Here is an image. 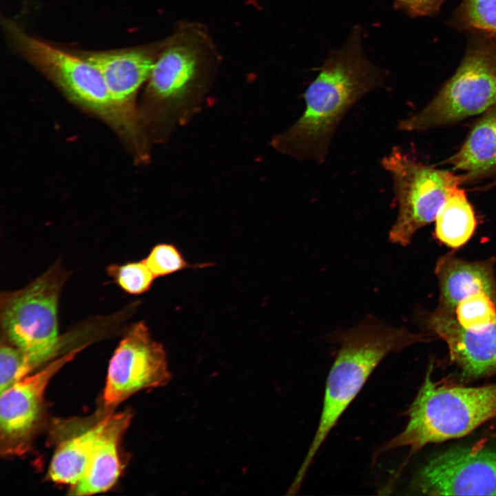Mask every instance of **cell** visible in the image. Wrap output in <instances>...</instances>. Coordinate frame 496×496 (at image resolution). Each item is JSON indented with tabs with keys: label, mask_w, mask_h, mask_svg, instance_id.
<instances>
[{
	"label": "cell",
	"mask_w": 496,
	"mask_h": 496,
	"mask_svg": "<svg viewBox=\"0 0 496 496\" xmlns=\"http://www.w3.org/2000/svg\"><path fill=\"white\" fill-rule=\"evenodd\" d=\"M413 485L428 495H496V450L471 447L442 453L422 467Z\"/></svg>",
	"instance_id": "8fae6325"
},
{
	"label": "cell",
	"mask_w": 496,
	"mask_h": 496,
	"mask_svg": "<svg viewBox=\"0 0 496 496\" xmlns=\"http://www.w3.org/2000/svg\"><path fill=\"white\" fill-rule=\"evenodd\" d=\"M359 36L358 30L354 31L347 43L327 58L304 94L303 114L271 140L274 149L298 160H325L343 117L384 79L364 55Z\"/></svg>",
	"instance_id": "7a4b0ae2"
},
{
	"label": "cell",
	"mask_w": 496,
	"mask_h": 496,
	"mask_svg": "<svg viewBox=\"0 0 496 496\" xmlns=\"http://www.w3.org/2000/svg\"><path fill=\"white\" fill-rule=\"evenodd\" d=\"M382 165L391 176L398 205L389 238L402 246L409 245L417 230L435 220L445 200L466 180L464 176L417 162L398 147L382 158Z\"/></svg>",
	"instance_id": "ba28073f"
},
{
	"label": "cell",
	"mask_w": 496,
	"mask_h": 496,
	"mask_svg": "<svg viewBox=\"0 0 496 496\" xmlns=\"http://www.w3.org/2000/svg\"><path fill=\"white\" fill-rule=\"evenodd\" d=\"M80 349L52 361L43 369L25 377L1 392L0 452L4 456L21 455L32 446L44 413V393L51 378Z\"/></svg>",
	"instance_id": "30bf717a"
},
{
	"label": "cell",
	"mask_w": 496,
	"mask_h": 496,
	"mask_svg": "<svg viewBox=\"0 0 496 496\" xmlns=\"http://www.w3.org/2000/svg\"><path fill=\"white\" fill-rule=\"evenodd\" d=\"M466 180L496 168V103L484 112L459 150L446 161Z\"/></svg>",
	"instance_id": "2e32d148"
},
{
	"label": "cell",
	"mask_w": 496,
	"mask_h": 496,
	"mask_svg": "<svg viewBox=\"0 0 496 496\" xmlns=\"http://www.w3.org/2000/svg\"><path fill=\"white\" fill-rule=\"evenodd\" d=\"M68 276L57 262L23 288L1 293V340L22 352L27 374L57 352L58 302Z\"/></svg>",
	"instance_id": "8992f818"
},
{
	"label": "cell",
	"mask_w": 496,
	"mask_h": 496,
	"mask_svg": "<svg viewBox=\"0 0 496 496\" xmlns=\"http://www.w3.org/2000/svg\"><path fill=\"white\" fill-rule=\"evenodd\" d=\"M154 276H165L184 269L188 263L178 249L171 244L154 246L143 260Z\"/></svg>",
	"instance_id": "7402d4cb"
},
{
	"label": "cell",
	"mask_w": 496,
	"mask_h": 496,
	"mask_svg": "<svg viewBox=\"0 0 496 496\" xmlns=\"http://www.w3.org/2000/svg\"><path fill=\"white\" fill-rule=\"evenodd\" d=\"M340 349L329 372L322 407L313 439L291 486L298 491L318 450L371 374L389 353L417 342L423 335L369 318L359 325L329 336Z\"/></svg>",
	"instance_id": "3957f363"
},
{
	"label": "cell",
	"mask_w": 496,
	"mask_h": 496,
	"mask_svg": "<svg viewBox=\"0 0 496 496\" xmlns=\"http://www.w3.org/2000/svg\"><path fill=\"white\" fill-rule=\"evenodd\" d=\"M427 324L446 342L451 360L464 376L475 378L496 372V320L482 329L469 331L455 316L435 311Z\"/></svg>",
	"instance_id": "4fadbf2b"
},
{
	"label": "cell",
	"mask_w": 496,
	"mask_h": 496,
	"mask_svg": "<svg viewBox=\"0 0 496 496\" xmlns=\"http://www.w3.org/2000/svg\"><path fill=\"white\" fill-rule=\"evenodd\" d=\"M428 369L423 384L407 411L404 429L374 454L409 447L410 455L428 444L459 438L496 417V384L466 387L437 385Z\"/></svg>",
	"instance_id": "5b68a950"
},
{
	"label": "cell",
	"mask_w": 496,
	"mask_h": 496,
	"mask_svg": "<svg viewBox=\"0 0 496 496\" xmlns=\"http://www.w3.org/2000/svg\"><path fill=\"white\" fill-rule=\"evenodd\" d=\"M132 417L129 410L105 416L83 475L72 486L70 495H93L106 491L115 484L121 471L118 445Z\"/></svg>",
	"instance_id": "5bb4252c"
},
{
	"label": "cell",
	"mask_w": 496,
	"mask_h": 496,
	"mask_svg": "<svg viewBox=\"0 0 496 496\" xmlns=\"http://www.w3.org/2000/svg\"><path fill=\"white\" fill-rule=\"evenodd\" d=\"M449 23L458 30L496 35V0H461Z\"/></svg>",
	"instance_id": "d6986e66"
},
{
	"label": "cell",
	"mask_w": 496,
	"mask_h": 496,
	"mask_svg": "<svg viewBox=\"0 0 496 496\" xmlns=\"http://www.w3.org/2000/svg\"><path fill=\"white\" fill-rule=\"evenodd\" d=\"M23 355L22 352L2 340L0 349V392L25 378Z\"/></svg>",
	"instance_id": "603a6c76"
},
{
	"label": "cell",
	"mask_w": 496,
	"mask_h": 496,
	"mask_svg": "<svg viewBox=\"0 0 496 496\" xmlns=\"http://www.w3.org/2000/svg\"><path fill=\"white\" fill-rule=\"evenodd\" d=\"M435 222L436 238L443 244L457 249L468 242L477 223L464 189L458 187L448 197L440 208Z\"/></svg>",
	"instance_id": "ac0fdd59"
},
{
	"label": "cell",
	"mask_w": 496,
	"mask_h": 496,
	"mask_svg": "<svg viewBox=\"0 0 496 496\" xmlns=\"http://www.w3.org/2000/svg\"><path fill=\"white\" fill-rule=\"evenodd\" d=\"M104 421L105 417L93 426L59 443L49 467L50 479L71 486L78 483L86 469Z\"/></svg>",
	"instance_id": "e0dca14e"
},
{
	"label": "cell",
	"mask_w": 496,
	"mask_h": 496,
	"mask_svg": "<svg viewBox=\"0 0 496 496\" xmlns=\"http://www.w3.org/2000/svg\"><path fill=\"white\" fill-rule=\"evenodd\" d=\"M496 103V35L471 32L453 75L422 110L400 121L402 131H423L484 113Z\"/></svg>",
	"instance_id": "52a82bcc"
},
{
	"label": "cell",
	"mask_w": 496,
	"mask_h": 496,
	"mask_svg": "<svg viewBox=\"0 0 496 496\" xmlns=\"http://www.w3.org/2000/svg\"><path fill=\"white\" fill-rule=\"evenodd\" d=\"M1 24L17 52L70 101L104 121L123 142L136 137L137 120L116 103L100 72L75 50L32 35L7 18L2 17Z\"/></svg>",
	"instance_id": "277c9868"
},
{
	"label": "cell",
	"mask_w": 496,
	"mask_h": 496,
	"mask_svg": "<svg viewBox=\"0 0 496 496\" xmlns=\"http://www.w3.org/2000/svg\"><path fill=\"white\" fill-rule=\"evenodd\" d=\"M435 273L440 288L438 312L454 315L464 298L480 291L496 301V280L491 260L467 261L451 252L437 260Z\"/></svg>",
	"instance_id": "9a60e30c"
},
{
	"label": "cell",
	"mask_w": 496,
	"mask_h": 496,
	"mask_svg": "<svg viewBox=\"0 0 496 496\" xmlns=\"http://www.w3.org/2000/svg\"><path fill=\"white\" fill-rule=\"evenodd\" d=\"M446 0H394L395 6L411 17L435 15Z\"/></svg>",
	"instance_id": "cb8c5ba5"
},
{
	"label": "cell",
	"mask_w": 496,
	"mask_h": 496,
	"mask_svg": "<svg viewBox=\"0 0 496 496\" xmlns=\"http://www.w3.org/2000/svg\"><path fill=\"white\" fill-rule=\"evenodd\" d=\"M220 54L208 30L181 22L163 45L138 109L149 141H165L198 108L217 72Z\"/></svg>",
	"instance_id": "6da1fadb"
},
{
	"label": "cell",
	"mask_w": 496,
	"mask_h": 496,
	"mask_svg": "<svg viewBox=\"0 0 496 496\" xmlns=\"http://www.w3.org/2000/svg\"><path fill=\"white\" fill-rule=\"evenodd\" d=\"M458 324L469 331L482 329L496 320V301L480 291L464 298L455 310Z\"/></svg>",
	"instance_id": "ffe728a7"
},
{
	"label": "cell",
	"mask_w": 496,
	"mask_h": 496,
	"mask_svg": "<svg viewBox=\"0 0 496 496\" xmlns=\"http://www.w3.org/2000/svg\"><path fill=\"white\" fill-rule=\"evenodd\" d=\"M162 45L161 40L118 50H75L100 72L116 103L141 121L136 95L148 81Z\"/></svg>",
	"instance_id": "7c38bea8"
},
{
	"label": "cell",
	"mask_w": 496,
	"mask_h": 496,
	"mask_svg": "<svg viewBox=\"0 0 496 496\" xmlns=\"http://www.w3.org/2000/svg\"><path fill=\"white\" fill-rule=\"evenodd\" d=\"M170 378L163 346L152 339L144 322H136L110 361L104 404L112 409L138 391L165 385Z\"/></svg>",
	"instance_id": "9c48e42d"
},
{
	"label": "cell",
	"mask_w": 496,
	"mask_h": 496,
	"mask_svg": "<svg viewBox=\"0 0 496 496\" xmlns=\"http://www.w3.org/2000/svg\"><path fill=\"white\" fill-rule=\"evenodd\" d=\"M106 272L124 291L133 295L148 291L156 278L143 260L110 265Z\"/></svg>",
	"instance_id": "44dd1931"
}]
</instances>
